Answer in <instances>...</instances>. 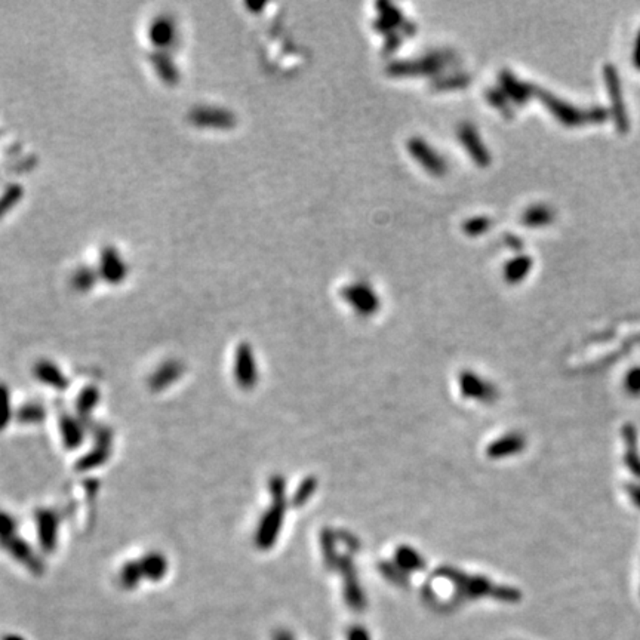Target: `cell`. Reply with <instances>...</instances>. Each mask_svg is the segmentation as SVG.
Masks as SVG:
<instances>
[{
    "instance_id": "6da1fadb",
    "label": "cell",
    "mask_w": 640,
    "mask_h": 640,
    "mask_svg": "<svg viewBox=\"0 0 640 640\" xmlns=\"http://www.w3.org/2000/svg\"><path fill=\"white\" fill-rule=\"evenodd\" d=\"M36 525H38L39 541L45 551L51 553L55 550L58 542V528L59 517L54 510L43 509L34 514Z\"/></svg>"
},
{
    "instance_id": "7a4b0ae2",
    "label": "cell",
    "mask_w": 640,
    "mask_h": 640,
    "mask_svg": "<svg viewBox=\"0 0 640 640\" xmlns=\"http://www.w3.org/2000/svg\"><path fill=\"white\" fill-rule=\"evenodd\" d=\"M186 371L184 365L179 364L177 360H169L165 362L163 365H161L158 369H156L150 378H149V385L153 392H162L168 389L169 385H172L175 381H178L183 375Z\"/></svg>"
},
{
    "instance_id": "3957f363",
    "label": "cell",
    "mask_w": 640,
    "mask_h": 640,
    "mask_svg": "<svg viewBox=\"0 0 640 640\" xmlns=\"http://www.w3.org/2000/svg\"><path fill=\"white\" fill-rule=\"evenodd\" d=\"M33 373L38 381L50 385L55 390H66L68 387V378L66 377V373L50 360L38 362L33 368Z\"/></svg>"
},
{
    "instance_id": "277c9868",
    "label": "cell",
    "mask_w": 640,
    "mask_h": 640,
    "mask_svg": "<svg viewBox=\"0 0 640 640\" xmlns=\"http://www.w3.org/2000/svg\"><path fill=\"white\" fill-rule=\"evenodd\" d=\"M5 547L9 550V553L12 554V558L17 559L18 562H21L22 565H26L33 574L40 575L43 572L42 560L38 556H36V554L31 550V547L27 544L26 541H22L18 537H14L12 539H9L8 542H5Z\"/></svg>"
},
{
    "instance_id": "5b68a950",
    "label": "cell",
    "mask_w": 640,
    "mask_h": 640,
    "mask_svg": "<svg viewBox=\"0 0 640 640\" xmlns=\"http://www.w3.org/2000/svg\"><path fill=\"white\" fill-rule=\"evenodd\" d=\"M235 375H236V381L245 389L252 387V385L257 381L255 362H253L252 353L248 347H241L236 353Z\"/></svg>"
},
{
    "instance_id": "8992f818",
    "label": "cell",
    "mask_w": 640,
    "mask_h": 640,
    "mask_svg": "<svg viewBox=\"0 0 640 640\" xmlns=\"http://www.w3.org/2000/svg\"><path fill=\"white\" fill-rule=\"evenodd\" d=\"M142 578L151 583H158L168 574V560L159 551H150L144 554L138 562Z\"/></svg>"
},
{
    "instance_id": "52a82bcc",
    "label": "cell",
    "mask_w": 640,
    "mask_h": 640,
    "mask_svg": "<svg viewBox=\"0 0 640 640\" xmlns=\"http://www.w3.org/2000/svg\"><path fill=\"white\" fill-rule=\"evenodd\" d=\"M59 429H61L63 442L68 449H75L82 445L84 438V430L80 422L70 415H64L59 422Z\"/></svg>"
},
{
    "instance_id": "ba28073f",
    "label": "cell",
    "mask_w": 640,
    "mask_h": 640,
    "mask_svg": "<svg viewBox=\"0 0 640 640\" xmlns=\"http://www.w3.org/2000/svg\"><path fill=\"white\" fill-rule=\"evenodd\" d=\"M108 456H110V446L98 443V446H96L95 449H92L91 452H88L87 455L80 458L76 467L77 470H80V472H88V470L96 468L101 464H104L108 460Z\"/></svg>"
},
{
    "instance_id": "9c48e42d",
    "label": "cell",
    "mask_w": 640,
    "mask_h": 640,
    "mask_svg": "<svg viewBox=\"0 0 640 640\" xmlns=\"http://www.w3.org/2000/svg\"><path fill=\"white\" fill-rule=\"evenodd\" d=\"M100 401V390L94 387V385H89V387L83 389L77 397V412L80 417L87 418L92 414V410L96 408Z\"/></svg>"
},
{
    "instance_id": "30bf717a",
    "label": "cell",
    "mask_w": 640,
    "mask_h": 640,
    "mask_svg": "<svg viewBox=\"0 0 640 640\" xmlns=\"http://www.w3.org/2000/svg\"><path fill=\"white\" fill-rule=\"evenodd\" d=\"M142 579L138 562H126L119 572V584L126 590L135 588Z\"/></svg>"
},
{
    "instance_id": "8fae6325",
    "label": "cell",
    "mask_w": 640,
    "mask_h": 640,
    "mask_svg": "<svg viewBox=\"0 0 640 640\" xmlns=\"http://www.w3.org/2000/svg\"><path fill=\"white\" fill-rule=\"evenodd\" d=\"M45 418V409L42 405L29 402L26 405H22L18 412H17V419L22 424H34V422H39Z\"/></svg>"
},
{
    "instance_id": "7c38bea8",
    "label": "cell",
    "mask_w": 640,
    "mask_h": 640,
    "mask_svg": "<svg viewBox=\"0 0 640 640\" xmlns=\"http://www.w3.org/2000/svg\"><path fill=\"white\" fill-rule=\"evenodd\" d=\"M10 397L9 390L3 382H0V430H3L10 421Z\"/></svg>"
},
{
    "instance_id": "4fadbf2b",
    "label": "cell",
    "mask_w": 640,
    "mask_h": 640,
    "mask_svg": "<svg viewBox=\"0 0 640 640\" xmlns=\"http://www.w3.org/2000/svg\"><path fill=\"white\" fill-rule=\"evenodd\" d=\"M17 534V521L6 513H0V539L5 544Z\"/></svg>"
},
{
    "instance_id": "5bb4252c",
    "label": "cell",
    "mask_w": 640,
    "mask_h": 640,
    "mask_svg": "<svg viewBox=\"0 0 640 640\" xmlns=\"http://www.w3.org/2000/svg\"><path fill=\"white\" fill-rule=\"evenodd\" d=\"M529 260H517L516 262H513L509 269H507V273H509V276L512 277V279H521V277L526 273V270L529 269Z\"/></svg>"
},
{
    "instance_id": "9a60e30c",
    "label": "cell",
    "mask_w": 640,
    "mask_h": 640,
    "mask_svg": "<svg viewBox=\"0 0 640 640\" xmlns=\"http://www.w3.org/2000/svg\"><path fill=\"white\" fill-rule=\"evenodd\" d=\"M629 385H630L632 390H639L640 389V372L639 371L632 373L630 380H629Z\"/></svg>"
},
{
    "instance_id": "2e32d148",
    "label": "cell",
    "mask_w": 640,
    "mask_h": 640,
    "mask_svg": "<svg viewBox=\"0 0 640 640\" xmlns=\"http://www.w3.org/2000/svg\"><path fill=\"white\" fill-rule=\"evenodd\" d=\"M636 64L640 67V39H639L637 50H636Z\"/></svg>"
},
{
    "instance_id": "e0dca14e",
    "label": "cell",
    "mask_w": 640,
    "mask_h": 640,
    "mask_svg": "<svg viewBox=\"0 0 640 640\" xmlns=\"http://www.w3.org/2000/svg\"><path fill=\"white\" fill-rule=\"evenodd\" d=\"M3 640H26V639H22L21 636H17V634H9Z\"/></svg>"
}]
</instances>
